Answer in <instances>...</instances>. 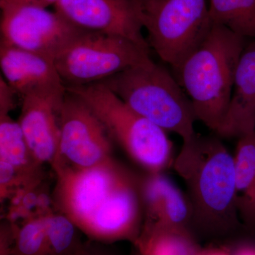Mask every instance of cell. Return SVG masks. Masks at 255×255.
I'll return each instance as SVG.
<instances>
[{
	"label": "cell",
	"mask_w": 255,
	"mask_h": 255,
	"mask_svg": "<svg viewBox=\"0 0 255 255\" xmlns=\"http://www.w3.org/2000/svg\"><path fill=\"white\" fill-rule=\"evenodd\" d=\"M53 202L92 241L135 245L143 225L140 175L113 158L85 169L58 167Z\"/></svg>",
	"instance_id": "obj_1"
},
{
	"label": "cell",
	"mask_w": 255,
	"mask_h": 255,
	"mask_svg": "<svg viewBox=\"0 0 255 255\" xmlns=\"http://www.w3.org/2000/svg\"><path fill=\"white\" fill-rule=\"evenodd\" d=\"M219 136L183 141L173 167L187 188L191 231L198 241L221 243L245 229L237 207L234 155Z\"/></svg>",
	"instance_id": "obj_2"
},
{
	"label": "cell",
	"mask_w": 255,
	"mask_h": 255,
	"mask_svg": "<svg viewBox=\"0 0 255 255\" xmlns=\"http://www.w3.org/2000/svg\"><path fill=\"white\" fill-rule=\"evenodd\" d=\"M247 38L213 24L202 43L175 73L197 120L216 132L231 102L235 75Z\"/></svg>",
	"instance_id": "obj_3"
},
{
	"label": "cell",
	"mask_w": 255,
	"mask_h": 255,
	"mask_svg": "<svg viewBox=\"0 0 255 255\" xmlns=\"http://www.w3.org/2000/svg\"><path fill=\"white\" fill-rule=\"evenodd\" d=\"M103 84L130 110L183 141L196 135L195 111L177 79L150 59L116 74Z\"/></svg>",
	"instance_id": "obj_4"
},
{
	"label": "cell",
	"mask_w": 255,
	"mask_h": 255,
	"mask_svg": "<svg viewBox=\"0 0 255 255\" xmlns=\"http://www.w3.org/2000/svg\"><path fill=\"white\" fill-rule=\"evenodd\" d=\"M93 111L114 143L146 173L164 172L173 166V144L167 132L139 115L102 83L66 87Z\"/></svg>",
	"instance_id": "obj_5"
},
{
	"label": "cell",
	"mask_w": 255,
	"mask_h": 255,
	"mask_svg": "<svg viewBox=\"0 0 255 255\" xmlns=\"http://www.w3.org/2000/svg\"><path fill=\"white\" fill-rule=\"evenodd\" d=\"M137 1L150 48L176 71L212 26L206 0Z\"/></svg>",
	"instance_id": "obj_6"
},
{
	"label": "cell",
	"mask_w": 255,
	"mask_h": 255,
	"mask_svg": "<svg viewBox=\"0 0 255 255\" xmlns=\"http://www.w3.org/2000/svg\"><path fill=\"white\" fill-rule=\"evenodd\" d=\"M150 59V50L128 38L85 31L57 55L54 63L65 87H71L99 83Z\"/></svg>",
	"instance_id": "obj_7"
},
{
	"label": "cell",
	"mask_w": 255,
	"mask_h": 255,
	"mask_svg": "<svg viewBox=\"0 0 255 255\" xmlns=\"http://www.w3.org/2000/svg\"><path fill=\"white\" fill-rule=\"evenodd\" d=\"M114 142L97 115L75 94L65 93L62 106L60 137L53 170L85 169L113 158Z\"/></svg>",
	"instance_id": "obj_8"
},
{
	"label": "cell",
	"mask_w": 255,
	"mask_h": 255,
	"mask_svg": "<svg viewBox=\"0 0 255 255\" xmlns=\"http://www.w3.org/2000/svg\"><path fill=\"white\" fill-rule=\"evenodd\" d=\"M85 31L47 8L28 5L1 7L0 43L53 60Z\"/></svg>",
	"instance_id": "obj_9"
},
{
	"label": "cell",
	"mask_w": 255,
	"mask_h": 255,
	"mask_svg": "<svg viewBox=\"0 0 255 255\" xmlns=\"http://www.w3.org/2000/svg\"><path fill=\"white\" fill-rule=\"evenodd\" d=\"M54 7L77 27L124 37L150 50L137 0H59Z\"/></svg>",
	"instance_id": "obj_10"
},
{
	"label": "cell",
	"mask_w": 255,
	"mask_h": 255,
	"mask_svg": "<svg viewBox=\"0 0 255 255\" xmlns=\"http://www.w3.org/2000/svg\"><path fill=\"white\" fill-rule=\"evenodd\" d=\"M66 91L21 97L18 122L32 155L40 164H54L60 137L62 106Z\"/></svg>",
	"instance_id": "obj_11"
},
{
	"label": "cell",
	"mask_w": 255,
	"mask_h": 255,
	"mask_svg": "<svg viewBox=\"0 0 255 255\" xmlns=\"http://www.w3.org/2000/svg\"><path fill=\"white\" fill-rule=\"evenodd\" d=\"M0 67L6 83L20 97L66 91L54 60L0 43Z\"/></svg>",
	"instance_id": "obj_12"
},
{
	"label": "cell",
	"mask_w": 255,
	"mask_h": 255,
	"mask_svg": "<svg viewBox=\"0 0 255 255\" xmlns=\"http://www.w3.org/2000/svg\"><path fill=\"white\" fill-rule=\"evenodd\" d=\"M140 188L142 226L191 231V210L187 194L164 172L140 175Z\"/></svg>",
	"instance_id": "obj_13"
},
{
	"label": "cell",
	"mask_w": 255,
	"mask_h": 255,
	"mask_svg": "<svg viewBox=\"0 0 255 255\" xmlns=\"http://www.w3.org/2000/svg\"><path fill=\"white\" fill-rule=\"evenodd\" d=\"M255 131V40L247 43L238 62L231 102L216 132L223 138Z\"/></svg>",
	"instance_id": "obj_14"
},
{
	"label": "cell",
	"mask_w": 255,
	"mask_h": 255,
	"mask_svg": "<svg viewBox=\"0 0 255 255\" xmlns=\"http://www.w3.org/2000/svg\"><path fill=\"white\" fill-rule=\"evenodd\" d=\"M0 160L16 170L23 190H32L42 179V166L32 155L19 124L0 114Z\"/></svg>",
	"instance_id": "obj_15"
},
{
	"label": "cell",
	"mask_w": 255,
	"mask_h": 255,
	"mask_svg": "<svg viewBox=\"0 0 255 255\" xmlns=\"http://www.w3.org/2000/svg\"><path fill=\"white\" fill-rule=\"evenodd\" d=\"M236 199L245 229L255 233V131L238 138L234 154Z\"/></svg>",
	"instance_id": "obj_16"
},
{
	"label": "cell",
	"mask_w": 255,
	"mask_h": 255,
	"mask_svg": "<svg viewBox=\"0 0 255 255\" xmlns=\"http://www.w3.org/2000/svg\"><path fill=\"white\" fill-rule=\"evenodd\" d=\"M134 247L137 255H196L203 246L185 228L142 226Z\"/></svg>",
	"instance_id": "obj_17"
},
{
	"label": "cell",
	"mask_w": 255,
	"mask_h": 255,
	"mask_svg": "<svg viewBox=\"0 0 255 255\" xmlns=\"http://www.w3.org/2000/svg\"><path fill=\"white\" fill-rule=\"evenodd\" d=\"M209 13L213 24L255 40V0H209Z\"/></svg>",
	"instance_id": "obj_18"
},
{
	"label": "cell",
	"mask_w": 255,
	"mask_h": 255,
	"mask_svg": "<svg viewBox=\"0 0 255 255\" xmlns=\"http://www.w3.org/2000/svg\"><path fill=\"white\" fill-rule=\"evenodd\" d=\"M45 219L48 255H73L81 249L82 232L68 217L50 212Z\"/></svg>",
	"instance_id": "obj_19"
},
{
	"label": "cell",
	"mask_w": 255,
	"mask_h": 255,
	"mask_svg": "<svg viewBox=\"0 0 255 255\" xmlns=\"http://www.w3.org/2000/svg\"><path fill=\"white\" fill-rule=\"evenodd\" d=\"M9 255H48L45 215L30 218L18 228Z\"/></svg>",
	"instance_id": "obj_20"
},
{
	"label": "cell",
	"mask_w": 255,
	"mask_h": 255,
	"mask_svg": "<svg viewBox=\"0 0 255 255\" xmlns=\"http://www.w3.org/2000/svg\"><path fill=\"white\" fill-rule=\"evenodd\" d=\"M73 255H122L111 247V244L100 243L88 239L81 249Z\"/></svg>",
	"instance_id": "obj_21"
},
{
	"label": "cell",
	"mask_w": 255,
	"mask_h": 255,
	"mask_svg": "<svg viewBox=\"0 0 255 255\" xmlns=\"http://www.w3.org/2000/svg\"><path fill=\"white\" fill-rule=\"evenodd\" d=\"M16 95H18L6 83L4 78H0V114H9L14 110L16 104Z\"/></svg>",
	"instance_id": "obj_22"
},
{
	"label": "cell",
	"mask_w": 255,
	"mask_h": 255,
	"mask_svg": "<svg viewBox=\"0 0 255 255\" xmlns=\"http://www.w3.org/2000/svg\"><path fill=\"white\" fill-rule=\"evenodd\" d=\"M226 243L231 255H255V241L253 240L237 238Z\"/></svg>",
	"instance_id": "obj_23"
},
{
	"label": "cell",
	"mask_w": 255,
	"mask_h": 255,
	"mask_svg": "<svg viewBox=\"0 0 255 255\" xmlns=\"http://www.w3.org/2000/svg\"><path fill=\"white\" fill-rule=\"evenodd\" d=\"M58 1L59 0H0V8L13 5H28L47 8L50 5L55 6Z\"/></svg>",
	"instance_id": "obj_24"
},
{
	"label": "cell",
	"mask_w": 255,
	"mask_h": 255,
	"mask_svg": "<svg viewBox=\"0 0 255 255\" xmlns=\"http://www.w3.org/2000/svg\"><path fill=\"white\" fill-rule=\"evenodd\" d=\"M196 255H231V253L227 243L225 242L202 247Z\"/></svg>",
	"instance_id": "obj_25"
}]
</instances>
